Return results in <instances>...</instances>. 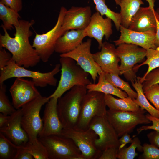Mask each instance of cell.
Listing matches in <instances>:
<instances>
[{
    "label": "cell",
    "mask_w": 159,
    "mask_h": 159,
    "mask_svg": "<svg viewBox=\"0 0 159 159\" xmlns=\"http://www.w3.org/2000/svg\"><path fill=\"white\" fill-rule=\"evenodd\" d=\"M34 23L33 20L30 21L20 20L19 25L15 27L14 37H11L7 30L3 27L4 34L0 35V48L8 50L16 64L25 68L36 66L41 60L39 54L29 41L33 34L30 28Z\"/></svg>",
    "instance_id": "cell-1"
},
{
    "label": "cell",
    "mask_w": 159,
    "mask_h": 159,
    "mask_svg": "<svg viewBox=\"0 0 159 159\" xmlns=\"http://www.w3.org/2000/svg\"><path fill=\"white\" fill-rule=\"evenodd\" d=\"M87 90L86 86L76 85L58 98L57 111L63 128H74L76 127L82 102Z\"/></svg>",
    "instance_id": "cell-2"
},
{
    "label": "cell",
    "mask_w": 159,
    "mask_h": 159,
    "mask_svg": "<svg viewBox=\"0 0 159 159\" xmlns=\"http://www.w3.org/2000/svg\"><path fill=\"white\" fill-rule=\"evenodd\" d=\"M59 61L61 76L58 86L49 97L58 98L66 91L76 85L86 86L91 82L88 78L89 74L84 71L72 59L60 57Z\"/></svg>",
    "instance_id": "cell-3"
},
{
    "label": "cell",
    "mask_w": 159,
    "mask_h": 159,
    "mask_svg": "<svg viewBox=\"0 0 159 159\" xmlns=\"http://www.w3.org/2000/svg\"><path fill=\"white\" fill-rule=\"evenodd\" d=\"M60 67L59 63L48 72L32 71L18 65L12 58L7 65L0 70V83L12 78L28 77L32 79L36 87H44L47 85L55 86L57 80L54 76L59 72Z\"/></svg>",
    "instance_id": "cell-4"
},
{
    "label": "cell",
    "mask_w": 159,
    "mask_h": 159,
    "mask_svg": "<svg viewBox=\"0 0 159 159\" xmlns=\"http://www.w3.org/2000/svg\"><path fill=\"white\" fill-rule=\"evenodd\" d=\"M50 98L41 95L23 105L21 108L22 127L27 134L29 141L33 142L38 139L43 127L40 112L42 106Z\"/></svg>",
    "instance_id": "cell-5"
},
{
    "label": "cell",
    "mask_w": 159,
    "mask_h": 159,
    "mask_svg": "<svg viewBox=\"0 0 159 159\" xmlns=\"http://www.w3.org/2000/svg\"><path fill=\"white\" fill-rule=\"evenodd\" d=\"M146 111L140 108L136 111L107 110L106 117L118 137L131 132L138 125L151 122L147 117Z\"/></svg>",
    "instance_id": "cell-6"
},
{
    "label": "cell",
    "mask_w": 159,
    "mask_h": 159,
    "mask_svg": "<svg viewBox=\"0 0 159 159\" xmlns=\"http://www.w3.org/2000/svg\"><path fill=\"white\" fill-rule=\"evenodd\" d=\"M46 147L49 159H86L74 141L61 135L39 137Z\"/></svg>",
    "instance_id": "cell-7"
},
{
    "label": "cell",
    "mask_w": 159,
    "mask_h": 159,
    "mask_svg": "<svg viewBox=\"0 0 159 159\" xmlns=\"http://www.w3.org/2000/svg\"><path fill=\"white\" fill-rule=\"evenodd\" d=\"M104 96V94L99 92H87L82 100L80 116L74 129L86 130L94 117L106 116L107 106Z\"/></svg>",
    "instance_id": "cell-8"
},
{
    "label": "cell",
    "mask_w": 159,
    "mask_h": 159,
    "mask_svg": "<svg viewBox=\"0 0 159 159\" xmlns=\"http://www.w3.org/2000/svg\"><path fill=\"white\" fill-rule=\"evenodd\" d=\"M116 48V53L120 60V75H123L128 81L132 82L137 79L133 68L135 65L144 62L147 50L135 44L123 43Z\"/></svg>",
    "instance_id": "cell-9"
},
{
    "label": "cell",
    "mask_w": 159,
    "mask_h": 159,
    "mask_svg": "<svg viewBox=\"0 0 159 159\" xmlns=\"http://www.w3.org/2000/svg\"><path fill=\"white\" fill-rule=\"evenodd\" d=\"M67 10L64 6L61 7L57 22L54 27L45 33H36L33 47L39 54L41 60L47 62L55 51V45L58 39L65 32L62 28L63 18Z\"/></svg>",
    "instance_id": "cell-10"
},
{
    "label": "cell",
    "mask_w": 159,
    "mask_h": 159,
    "mask_svg": "<svg viewBox=\"0 0 159 159\" xmlns=\"http://www.w3.org/2000/svg\"><path fill=\"white\" fill-rule=\"evenodd\" d=\"M60 135L72 139L86 159H99L102 153L96 146L97 135L90 128L85 130L63 128Z\"/></svg>",
    "instance_id": "cell-11"
},
{
    "label": "cell",
    "mask_w": 159,
    "mask_h": 159,
    "mask_svg": "<svg viewBox=\"0 0 159 159\" xmlns=\"http://www.w3.org/2000/svg\"><path fill=\"white\" fill-rule=\"evenodd\" d=\"M89 128L93 130L97 135L95 145L100 151L102 152L109 148H119V137L106 116L94 117L90 122Z\"/></svg>",
    "instance_id": "cell-12"
},
{
    "label": "cell",
    "mask_w": 159,
    "mask_h": 159,
    "mask_svg": "<svg viewBox=\"0 0 159 159\" xmlns=\"http://www.w3.org/2000/svg\"><path fill=\"white\" fill-rule=\"evenodd\" d=\"M92 40L88 39L69 52L60 54L74 59L84 71L89 73L95 83L99 73L103 71L94 60L90 52Z\"/></svg>",
    "instance_id": "cell-13"
},
{
    "label": "cell",
    "mask_w": 159,
    "mask_h": 159,
    "mask_svg": "<svg viewBox=\"0 0 159 159\" xmlns=\"http://www.w3.org/2000/svg\"><path fill=\"white\" fill-rule=\"evenodd\" d=\"M34 82L23 77H17L11 86L9 92L12 105L16 110L41 95Z\"/></svg>",
    "instance_id": "cell-14"
},
{
    "label": "cell",
    "mask_w": 159,
    "mask_h": 159,
    "mask_svg": "<svg viewBox=\"0 0 159 159\" xmlns=\"http://www.w3.org/2000/svg\"><path fill=\"white\" fill-rule=\"evenodd\" d=\"M112 21L107 17L104 19L99 12L97 11L92 15L89 24L84 29L85 37L94 38L96 40L99 49L102 45L104 36L108 40L112 34Z\"/></svg>",
    "instance_id": "cell-15"
},
{
    "label": "cell",
    "mask_w": 159,
    "mask_h": 159,
    "mask_svg": "<svg viewBox=\"0 0 159 159\" xmlns=\"http://www.w3.org/2000/svg\"><path fill=\"white\" fill-rule=\"evenodd\" d=\"M92 15L89 6H72L65 13L62 28L65 32L72 29H85L89 24Z\"/></svg>",
    "instance_id": "cell-16"
},
{
    "label": "cell",
    "mask_w": 159,
    "mask_h": 159,
    "mask_svg": "<svg viewBox=\"0 0 159 159\" xmlns=\"http://www.w3.org/2000/svg\"><path fill=\"white\" fill-rule=\"evenodd\" d=\"M120 30V35L117 40L113 41L116 46L121 44H132L140 46L146 49L156 48L155 44L156 32L149 30L139 32L126 28L121 25Z\"/></svg>",
    "instance_id": "cell-17"
},
{
    "label": "cell",
    "mask_w": 159,
    "mask_h": 159,
    "mask_svg": "<svg viewBox=\"0 0 159 159\" xmlns=\"http://www.w3.org/2000/svg\"><path fill=\"white\" fill-rule=\"evenodd\" d=\"M58 98L52 97L46 104L42 118V129L39 137L60 135L63 128L57 111Z\"/></svg>",
    "instance_id": "cell-18"
},
{
    "label": "cell",
    "mask_w": 159,
    "mask_h": 159,
    "mask_svg": "<svg viewBox=\"0 0 159 159\" xmlns=\"http://www.w3.org/2000/svg\"><path fill=\"white\" fill-rule=\"evenodd\" d=\"M100 51L92 54L93 58L103 71L120 75L119 63L120 58L116 53V48L112 44L105 42Z\"/></svg>",
    "instance_id": "cell-19"
},
{
    "label": "cell",
    "mask_w": 159,
    "mask_h": 159,
    "mask_svg": "<svg viewBox=\"0 0 159 159\" xmlns=\"http://www.w3.org/2000/svg\"><path fill=\"white\" fill-rule=\"evenodd\" d=\"M21 108L16 110L10 115L7 123L0 127V132L18 146L25 145L29 140L28 136L21 125Z\"/></svg>",
    "instance_id": "cell-20"
},
{
    "label": "cell",
    "mask_w": 159,
    "mask_h": 159,
    "mask_svg": "<svg viewBox=\"0 0 159 159\" xmlns=\"http://www.w3.org/2000/svg\"><path fill=\"white\" fill-rule=\"evenodd\" d=\"M154 7H140L131 19L128 29L139 32L156 31V18L158 14Z\"/></svg>",
    "instance_id": "cell-21"
},
{
    "label": "cell",
    "mask_w": 159,
    "mask_h": 159,
    "mask_svg": "<svg viewBox=\"0 0 159 159\" xmlns=\"http://www.w3.org/2000/svg\"><path fill=\"white\" fill-rule=\"evenodd\" d=\"M83 30L72 29L66 31L57 40L55 52L61 54L73 50L82 42L86 37Z\"/></svg>",
    "instance_id": "cell-22"
},
{
    "label": "cell",
    "mask_w": 159,
    "mask_h": 159,
    "mask_svg": "<svg viewBox=\"0 0 159 159\" xmlns=\"http://www.w3.org/2000/svg\"><path fill=\"white\" fill-rule=\"evenodd\" d=\"M86 87L88 92L95 91L104 94H110L123 98L128 97L125 91L115 87L106 79L103 71L98 74V80L96 83L91 82Z\"/></svg>",
    "instance_id": "cell-23"
},
{
    "label": "cell",
    "mask_w": 159,
    "mask_h": 159,
    "mask_svg": "<svg viewBox=\"0 0 159 159\" xmlns=\"http://www.w3.org/2000/svg\"><path fill=\"white\" fill-rule=\"evenodd\" d=\"M104 97L106 106L111 110L136 111L140 108L135 102L134 99L129 97L117 99L111 95L105 94Z\"/></svg>",
    "instance_id": "cell-24"
},
{
    "label": "cell",
    "mask_w": 159,
    "mask_h": 159,
    "mask_svg": "<svg viewBox=\"0 0 159 159\" xmlns=\"http://www.w3.org/2000/svg\"><path fill=\"white\" fill-rule=\"evenodd\" d=\"M144 4L142 0H121L119 5L121 16V25L128 28L132 17L140 5Z\"/></svg>",
    "instance_id": "cell-25"
},
{
    "label": "cell",
    "mask_w": 159,
    "mask_h": 159,
    "mask_svg": "<svg viewBox=\"0 0 159 159\" xmlns=\"http://www.w3.org/2000/svg\"><path fill=\"white\" fill-rule=\"evenodd\" d=\"M131 83L137 94L136 98L134 99L135 102L140 108L146 110L151 116L159 118V110L152 106L145 97L139 77H137L135 81Z\"/></svg>",
    "instance_id": "cell-26"
},
{
    "label": "cell",
    "mask_w": 159,
    "mask_h": 159,
    "mask_svg": "<svg viewBox=\"0 0 159 159\" xmlns=\"http://www.w3.org/2000/svg\"><path fill=\"white\" fill-rule=\"evenodd\" d=\"M21 17L18 12L8 7L0 2V19L3 22L1 27L11 30L18 26Z\"/></svg>",
    "instance_id": "cell-27"
},
{
    "label": "cell",
    "mask_w": 159,
    "mask_h": 159,
    "mask_svg": "<svg viewBox=\"0 0 159 159\" xmlns=\"http://www.w3.org/2000/svg\"><path fill=\"white\" fill-rule=\"evenodd\" d=\"M146 59L141 64L135 65L133 70L136 72L139 68L143 65L148 66L147 70L143 76L139 77L140 82L142 83L146 75L152 70L159 67V45L155 49H147Z\"/></svg>",
    "instance_id": "cell-28"
},
{
    "label": "cell",
    "mask_w": 159,
    "mask_h": 159,
    "mask_svg": "<svg viewBox=\"0 0 159 159\" xmlns=\"http://www.w3.org/2000/svg\"><path fill=\"white\" fill-rule=\"evenodd\" d=\"M19 147L0 132V159H15Z\"/></svg>",
    "instance_id": "cell-29"
},
{
    "label": "cell",
    "mask_w": 159,
    "mask_h": 159,
    "mask_svg": "<svg viewBox=\"0 0 159 159\" xmlns=\"http://www.w3.org/2000/svg\"><path fill=\"white\" fill-rule=\"evenodd\" d=\"M95 5V9L102 15H105L110 19L115 24L117 30H120L121 23V16L120 13L111 10L106 4L105 0H93Z\"/></svg>",
    "instance_id": "cell-30"
},
{
    "label": "cell",
    "mask_w": 159,
    "mask_h": 159,
    "mask_svg": "<svg viewBox=\"0 0 159 159\" xmlns=\"http://www.w3.org/2000/svg\"><path fill=\"white\" fill-rule=\"evenodd\" d=\"M105 75L108 81L115 87L126 92L128 97L133 99L136 98L137 92L132 89L127 82L121 79L119 75L106 73H105Z\"/></svg>",
    "instance_id": "cell-31"
},
{
    "label": "cell",
    "mask_w": 159,
    "mask_h": 159,
    "mask_svg": "<svg viewBox=\"0 0 159 159\" xmlns=\"http://www.w3.org/2000/svg\"><path fill=\"white\" fill-rule=\"evenodd\" d=\"M141 142L137 137H135L130 145L127 148L124 147L119 149L117 158L118 159H133L138 155L136 149L140 152L143 151V147Z\"/></svg>",
    "instance_id": "cell-32"
},
{
    "label": "cell",
    "mask_w": 159,
    "mask_h": 159,
    "mask_svg": "<svg viewBox=\"0 0 159 159\" xmlns=\"http://www.w3.org/2000/svg\"><path fill=\"white\" fill-rule=\"evenodd\" d=\"M35 159H49L46 147L38 139L33 142L28 141L24 145Z\"/></svg>",
    "instance_id": "cell-33"
},
{
    "label": "cell",
    "mask_w": 159,
    "mask_h": 159,
    "mask_svg": "<svg viewBox=\"0 0 159 159\" xmlns=\"http://www.w3.org/2000/svg\"><path fill=\"white\" fill-rule=\"evenodd\" d=\"M6 86L0 83V112L6 115H11L16 110L10 102L6 95Z\"/></svg>",
    "instance_id": "cell-34"
},
{
    "label": "cell",
    "mask_w": 159,
    "mask_h": 159,
    "mask_svg": "<svg viewBox=\"0 0 159 159\" xmlns=\"http://www.w3.org/2000/svg\"><path fill=\"white\" fill-rule=\"evenodd\" d=\"M143 92L147 99L159 110V84L154 85Z\"/></svg>",
    "instance_id": "cell-35"
},
{
    "label": "cell",
    "mask_w": 159,
    "mask_h": 159,
    "mask_svg": "<svg viewBox=\"0 0 159 159\" xmlns=\"http://www.w3.org/2000/svg\"><path fill=\"white\" fill-rule=\"evenodd\" d=\"M143 153L139 159H159V148L151 144L144 143L143 145Z\"/></svg>",
    "instance_id": "cell-36"
},
{
    "label": "cell",
    "mask_w": 159,
    "mask_h": 159,
    "mask_svg": "<svg viewBox=\"0 0 159 159\" xmlns=\"http://www.w3.org/2000/svg\"><path fill=\"white\" fill-rule=\"evenodd\" d=\"M157 84H159V67L152 70L145 77L142 83L143 91Z\"/></svg>",
    "instance_id": "cell-37"
},
{
    "label": "cell",
    "mask_w": 159,
    "mask_h": 159,
    "mask_svg": "<svg viewBox=\"0 0 159 159\" xmlns=\"http://www.w3.org/2000/svg\"><path fill=\"white\" fill-rule=\"evenodd\" d=\"M147 118L151 121L152 124L151 125L143 126L137 130L138 134L143 130H153L159 132V118L153 117L149 114H147Z\"/></svg>",
    "instance_id": "cell-38"
},
{
    "label": "cell",
    "mask_w": 159,
    "mask_h": 159,
    "mask_svg": "<svg viewBox=\"0 0 159 159\" xmlns=\"http://www.w3.org/2000/svg\"><path fill=\"white\" fill-rule=\"evenodd\" d=\"M118 150V148H108L102 152L98 159H116Z\"/></svg>",
    "instance_id": "cell-39"
},
{
    "label": "cell",
    "mask_w": 159,
    "mask_h": 159,
    "mask_svg": "<svg viewBox=\"0 0 159 159\" xmlns=\"http://www.w3.org/2000/svg\"><path fill=\"white\" fill-rule=\"evenodd\" d=\"M0 2L18 12L22 9V0H1Z\"/></svg>",
    "instance_id": "cell-40"
},
{
    "label": "cell",
    "mask_w": 159,
    "mask_h": 159,
    "mask_svg": "<svg viewBox=\"0 0 159 159\" xmlns=\"http://www.w3.org/2000/svg\"><path fill=\"white\" fill-rule=\"evenodd\" d=\"M4 48L0 49V70L6 66L12 58V56L7 52Z\"/></svg>",
    "instance_id": "cell-41"
},
{
    "label": "cell",
    "mask_w": 159,
    "mask_h": 159,
    "mask_svg": "<svg viewBox=\"0 0 159 159\" xmlns=\"http://www.w3.org/2000/svg\"><path fill=\"white\" fill-rule=\"evenodd\" d=\"M34 158L24 145L19 146L15 159H33Z\"/></svg>",
    "instance_id": "cell-42"
},
{
    "label": "cell",
    "mask_w": 159,
    "mask_h": 159,
    "mask_svg": "<svg viewBox=\"0 0 159 159\" xmlns=\"http://www.w3.org/2000/svg\"><path fill=\"white\" fill-rule=\"evenodd\" d=\"M150 144L159 148V132L154 130L147 135Z\"/></svg>",
    "instance_id": "cell-43"
},
{
    "label": "cell",
    "mask_w": 159,
    "mask_h": 159,
    "mask_svg": "<svg viewBox=\"0 0 159 159\" xmlns=\"http://www.w3.org/2000/svg\"><path fill=\"white\" fill-rule=\"evenodd\" d=\"M133 139L130 138V136L129 134H125L122 136L120 139H119L120 146L119 149L123 147L128 143H131Z\"/></svg>",
    "instance_id": "cell-44"
},
{
    "label": "cell",
    "mask_w": 159,
    "mask_h": 159,
    "mask_svg": "<svg viewBox=\"0 0 159 159\" xmlns=\"http://www.w3.org/2000/svg\"><path fill=\"white\" fill-rule=\"evenodd\" d=\"M10 117V115H6L0 113V127H3L7 123Z\"/></svg>",
    "instance_id": "cell-45"
},
{
    "label": "cell",
    "mask_w": 159,
    "mask_h": 159,
    "mask_svg": "<svg viewBox=\"0 0 159 159\" xmlns=\"http://www.w3.org/2000/svg\"><path fill=\"white\" fill-rule=\"evenodd\" d=\"M156 28L155 39V44L157 46L159 45V19L158 16L156 18Z\"/></svg>",
    "instance_id": "cell-46"
},
{
    "label": "cell",
    "mask_w": 159,
    "mask_h": 159,
    "mask_svg": "<svg viewBox=\"0 0 159 159\" xmlns=\"http://www.w3.org/2000/svg\"><path fill=\"white\" fill-rule=\"evenodd\" d=\"M148 3L149 6L152 7H154L155 0H145Z\"/></svg>",
    "instance_id": "cell-47"
},
{
    "label": "cell",
    "mask_w": 159,
    "mask_h": 159,
    "mask_svg": "<svg viewBox=\"0 0 159 159\" xmlns=\"http://www.w3.org/2000/svg\"><path fill=\"white\" fill-rule=\"evenodd\" d=\"M117 5H119L121 0H114Z\"/></svg>",
    "instance_id": "cell-48"
},
{
    "label": "cell",
    "mask_w": 159,
    "mask_h": 159,
    "mask_svg": "<svg viewBox=\"0 0 159 159\" xmlns=\"http://www.w3.org/2000/svg\"><path fill=\"white\" fill-rule=\"evenodd\" d=\"M156 11V12L157 13L158 15V16L159 19V8H158L157 9Z\"/></svg>",
    "instance_id": "cell-49"
},
{
    "label": "cell",
    "mask_w": 159,
    "mask_h": 159,
    "mask_svg": "<svg viewBox=\"0 0 159 159\" xmlns=\"http://www.w3.org/2000/svg\"><path fill=\"white\" fill-rule=\"evenodd\" d=\"M158 0V1H159V0Z\"/></svg>",
    "instance_id": "cell-50"
}]
</instances>
